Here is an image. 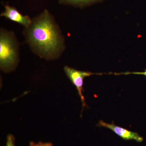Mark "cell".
I'll list each match as a JSON object with an SVG mask.
<instances>
[{"mask_svg": "<svg viewBox=\"0 0 146 146\" xmlns=\"http://www.w3.org/2000/svg\"><path fill=\"white\" fill-rule=\"evenodd\" d=\"M64 70L66 76L76 87L81 100L83 110L86 106L83 94L84 80L85 78L93 75L94 74L89 72L78 70L67 66L64 67Z\"/></svg>", "mask_w": 146, "mask_h": 146, "instance_id": "3", "label": "cell"}, {"mask_svg": "<svg viewBox=\"0 0 146 146\" xmlns=\"http://www.w3.org/2000/svg\"><path fill=\"white\" fill-rule=\"evenodd\" d=\"M1 16L22 25L26 28L29 26L32 21L29 16L23 15L16 8L8 5L4 6V11Z\"/></svg>", "mask_w": 146, "mask_h": 146, "instance_id": "5", "label": "cell"}, {"mask_svg": "<svg viewBox=\"0 0 146 146\" xmlns=\"http://www.w3.org/2000/svg\"><path fill=\"white\" fill-rule=\"evenodd\" d=\"M102 1V0H58V2L60 5H72L82 8Z\"/></svg>", "mask_w": 146, "mask_h": 146, "instance_id": "6", "label": "cell"}, {"mask_svg": "<svg viewBox=\"0 0 146 146\" xmlns=\"http://www.w3.org/2000/svg\"><path fill=\"white\" fill-rule=\"evenodd\" d=\"M29 146H53L52 144L50 143H42L39 142L35 143L33 141L30 142Z\"/></svg>", "mask_w": 146, "mask_h": 146, "instance_id": "8", "label": "cell"}, {"mask_svg": "<svg viewBox=\"0 0 146 146\" xmlns=\"http://www.w3.org/2000/svg\"><path fill=\"white\" fill-rule=\"evenodd\" d=\"M15 138L14 136L11 134H9L7 138L6 146H15Z\"/></svg>", "mask_w": 146, "mask_h": 146, "instance_id": "7", "label": "cell"}, {"mask_svg": "<svg viewBox=\"0 0 146 146\" xmlns=\"http://www.w3.org/2000/svg\"><path fill=\"white\" fill-rule=\"evenodd\" d=\"M97 125L99 127H105L110 129L125 141L133 140L138 143H141L144 140L143 137L136 132L131 131L121 127L115 125L114 123H108L102 120H100Z\"/></svg>", "mask_w": 146, "mask_h": 146, "instance_id": "4", "label": "cell"}, {"mask_svg": "<svg viewBox=\"0 0 146 146\" xmlns=\"http://www.w3.org/2000/svg\"><path fill=\"white\" fill-rule=\"evenodd\" d=\"M18 43L11 32L1 29L0 34V66L6 73L13 71L18 62Z\"/></svg>", "mask_w": 146, "mask_h": 146, "instance_id": "2", "label": "cell"}, {"mask_svg": "<svg viewBox=\"0 0 146 146\" xmlns=\"http://www.w3.org/2000/svg\"><path fill=\"white\" fill-rule=\"evenodd\" d=\"M26 29L27 42L36 54L47 60L60 56L64 48L63 38L48 10L33 19Z\"/></svg>", "mask_w": 146, "mask_h": 146, "instance_id": "1", "label": "cell"}, {"mask_svg": "<svg viewBox=\"0 0 146 146\" xmlns=\"http://www.w3.org/2000/svg\"><path fill=\"white\" fill-rule=\"evenodd\" d=\"M121 74H123L124 75L130 74H133L142 75L145 76L146 78V69L143 72H127L121 73Z\"/></svg>", "mask_w": 146, "mask_h": 146, "instance_id": "9", "label": "cell"}]
</instances>
